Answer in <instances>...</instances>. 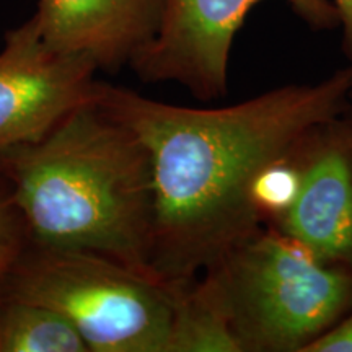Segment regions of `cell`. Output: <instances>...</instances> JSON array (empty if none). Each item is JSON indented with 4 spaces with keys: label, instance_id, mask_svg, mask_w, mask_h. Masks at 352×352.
Wrapping results in <instances>:
<instances>
[{
    "label": "cell",
    "instance_id": "1",
    "mask_svg": "<svg viewBox=\"0 0 352 352\" xmlns=\"http://www.w3.org/2000/svg\"><path fill=\"white\" fill-rule=\"evenodd\" d=\"M352 63L315 83H290L222 108H188L101 82L96 103L138 135L151 158V271L173 287L263 230V171L318 122L346 113Z\"/></svg>",
    "mask_w": 352,
    "mask_h": 352
},
{
    "label": "cell",
    "instance_id": "2",
    "mask_svg": "<svg viewBox=\"0 0 352 352\" xmlns=\"http://www.w3.org/2000/svg\"><path fill=\"white\" fill-rule=\"evenodd\" d=\"M0 175L33 243L88 250L155 277L148 152L96 101L41 139L0 152Z\"/></svg>",
    "mask_w": 352,
    "mask_h": 352
},
{
    "label": "cell",
    "instance_id": "3",
    "mask_svg": "<svg viewBox=\"0 0 352 352\" xmlns=\"http://www.w3.org/2000/svg\"><path fill=\"white\" fill-rule=\"evenodd\" d=\"M191 292L235 352H307L352 314V270L264 227L210 264Z\"/></svg>",
    "mask_w": 352,
    "mask_h": 352
},
{
    "label": "cell",
    "instance_id": "4",
    "mask_svg": "<svg viewBox=\"0 0 352 352\" xmlns=\"http://www.w3.org/2000/svg\"><path fill=\"white\" fill-rule=\"evenodd\" d=\"M182 289L104 254L30 241L0 296L63 314L90 352H170Z\"/></svg>",
    "mask_w": 352,
    "mask_h": 352
},
{
    "label": "cell",
    "instance_id": "5",
    "mask_svg": "<svg viewBox=\"0 0 352 352\" xmlns=\"http://www.w3.org/2000/svg\"><path fill=\"white\" fill-rule=\"evenodd\" d=\"M263 0H165L160 28L131 69L144 83L173 82L201 101L228 91L233 39L250 10ZM314 30H334L340 15L333 0H284Z\"/></svg>",
    "mask_w": 352,
    "mask_h": 352
},
{
    "label": "cell",
    "instance_id": "6",
    "mask_svg": "<svg viewBox=\"0 0 352 352\" xmlns=\"http://www.w3.org/2000/svg\"><path fill=\"white\" fill-rule=\"evenodd\" d=\"M90 57L59 51L32 16L6 33L0 51V152L34 142L70 111L98 98Z\"/></svg>",
    "mask_w": 352,
    "mask_h": 352
},
{
    "label": "cell",
    "instance_id": "7",
    "mask_svg": "<svg viewBox=\"0 0 352 352\" xmlns=\"http://www.w3.org/2000/svg\"><path fill=\"white\" fill-rule=\"evenodd\" d=\"M292 201L267 227L328 264L352 270V121L344 114L310 127L290 151Z\"/></svg>",
    "mask_w": 352,
    "mask_h": 352
},
{
    "label": "cell",
    "instance_id": "8",
    "mask_svg": "<svg viewBox=\"0 0 352 352\" xmlns=\"http://www.w3.org/2000/svg\"><path fill=\"white\" fill-rule=\"evenodd\" d=\"M164 6L165 0H39L33 16L50 46L118 74L155 38Z\"/></svg>",
    "mask_w": 352,
    "mask_h": 352
},
{
    "label": "cell",
    "instance_id": "9",
    "mask_svg": "<svg viewBox=\"0 0 352 352\" xmlns=\"http://www.w3.org/2000/svg\"><path fill=\"white\" fill-rule=\"evenodd\" d=\"M0 352H90L63 314L25 298L0 296Z\"/></svg>",
    "mask_w": 352,
    "mask_h": 352
},
{
    "label": "cell",
    "instance_id": "10",
    "mask_svg": "<svg viewBox=\"0 0 352 352\" xmlns=\"http://www.w3.org/2000/svg\"><path fill=\"white\" fill-rule=\"evenodd\" d=\"M32 241L7 179L0 175V294L21 253Z\"/></svg>",
    "mask_w": 352,
    "mask_h": 352
},
{
    "label": "cell",
    "instance_id": "11",
    "mask_svg": "<svg viewBox=\"0 0 352 352\" xmlns=\"http://www.w3.org/2000/svg\"><path fill=\"white\" fill-rule=\"evenodd\" d=\"M307 352H352V314L316 340Z\"/></svg>",
    "mask_w": 352,
    "mask_h": 352
},
{
    "label": "cell",
    "instance_id": "12",
    "mask_svg": "<svg viewBox=\"0 0 352 352\" xmlns=\"http://www.w3.org/2000/svg\"><path fill=\"white\" fill-rule=\"evenodd\" d=\"M342 28V51L352 63V0H333Z\"/></svg>",
    "mask_w": 352,
    "mask_h": 352
},
{
    "label": "cell",
    "instance_id": "13",
    "mask_svg": "<svg viewBox=\"0 0 352 352\" xmlns=\"http://www.w3.org/2000/svg\"><path fill=\"white\" fill-rule=\"evenodd\" d=\"M346 116L352 121V88L349 91V103H347V108H346Z\"/></svg>",
    "mask_w": 352,
    "mask_h": 352
}]
</instances>
